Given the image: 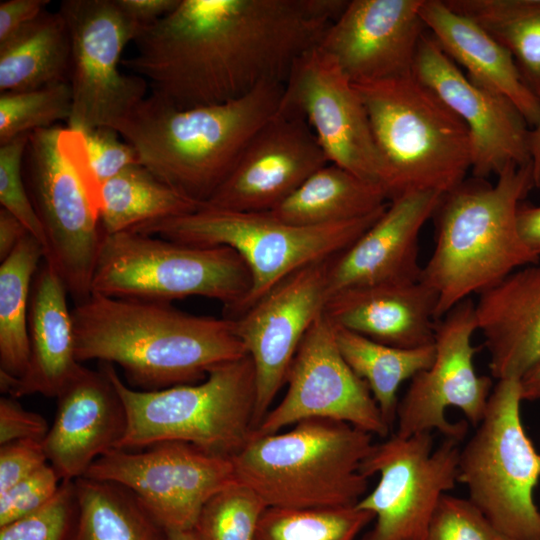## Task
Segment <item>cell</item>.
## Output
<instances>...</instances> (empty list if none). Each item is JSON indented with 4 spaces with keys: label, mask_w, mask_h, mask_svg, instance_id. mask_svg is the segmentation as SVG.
Masks as SVG:
<instances>
[{
    "label": "cell",
    "mask_w": 540,
    "mask_h": 540,
    "mask_svg": "<svg viewBox=\"0 0 540 540\" xmlns=\"http://www.w3.org/2000/svg\"><path fill=\"white\" fill-rule=\"evenodd\" d=\"M286 384L282 400L252 433H276L308 419L344 422L383 438L391 431L369 387L343 358L324 311L303 338Z\"/></svg>",
    "instance_id": "e0dca14e"
},
{
    "label": "cell",
    "mask_w": 540,
    "mask_h": 540,
    "mask_svg": "<svg viewBox=\"0 0 540 540\" xmlns=\"http://www.w3.org/2000/svg\"><path fill=\"white\" fill-rule=\"evenodd\" d=\"M538 400H540V396H539Z\"/></svg>",
    "instance_id": "db71d44e"
},
{
    "label": "cell",
    "mask_w": 540,
    "mask_h": 540,
    "mask_svg": "<svg viewBox=\"0 0 540 540\" xmlns=\"http://www.w3.org/2000/svg\"><path fill=\"white\" fill-rule=\"evenodd\" d=\"M62 480L49 463L0 493V526L28 515L49 502Z\"/></svg>",
    "instance_id": "b9f144b4"
},
{
    "label": "cell",
    "mask_w": 540,
    "mask_h": 540,
    "mask_svg": "<svg viewBox=\"0 0 540 540\" xmlns=\"http://www.w3.org/2000/svg\"><path fill=\"white\" fill-rule=\"evenodd\" d=\"M24 178L47 239L45 261L75 304L91 296L103 232L100 187L90 171L81 132L53 126L30 133Z\"/></svg>",
    "instance_id": "ba28073f"
},
{
    "label": "cell",
    "mask_w": 540,
    "mask_h": 540,
    "mask_svg": "<svg viewBox=\"0 0 540 540\" xmlns=\"http://www.w3.org/2000/svg\"><path fill=\"white\" fill-rule=\"evenodd\" d=\"M29 234L27 228L13 214L0 209V261H4Z\"/></svg>",
    "instance_id": "c3c4849f"
},
{
    "label": "cell",
    "mask_w": 540,
    "mask_h": 540,
    "mask_svg": "<svg viewBox=\"0 0 540 540\" xmlns=\"http://www.w3.org/2000/svg\"><path fill=\"white\" fill-rule=\"evenodd\" d=\"M102 364L127 413L126 432L116 449L140 450L180 441L232 458L254 430L256 379L247 354L211 369L200 382L157 391L133 389L114 365Z\"/></svg>",
    "instance_id": "52a82bcc"
},
{
    "label": "cell",
    "mask_w": 540,
    "mask_h": 540,
    "mask_svg": "<svg viewBox=\"0 0 540 540\" xmlns=\"http://www.w3.org/2000/svg\"><path fill=\"white\" fill-rule=\"evenodd\" d=\"M202 206L135 164L101 184L99 221L103 234H115L190 214Z\"/></svg>",
    "instance_id": "4dcf8cb0"
},
{
    "label": "cell",
    "mask_w": 540,
    "mask_h": 540,
    "mask_svg": "<svg viewBox=\"0 0 540 540\" xmlns=\"http://www.w3.org/2000/svg\"><path fill=\"white\" fill-rule=\"evenodd\" d=\"M373 435L350 424L308 419L284 432L251 433L231 459L235 479L267 507L327 509L355 506L367 493L361 465Z\"/></svg>",
    "instance_id": "5b68a950"
},
{
    "label": "cell",
    "mask_w": 540,
    "mask_h": 540,
    "mask_svg": "<svg viewBox=\"0 0 540 540\" xmlns=\"http://www.w3.org/2000/svg\"><path fill=\"white\" fill-rule=\"evenodd\" d=\"M330 259L295 271L232 319L236 335L255 370L254 430L286 384L303 338L324 311Z\"/></svg>",
    "instance_id": "ac0fdd59"
},
{
    "label": "cell",
    "mask_w": 540,
    "mask_h": 540,
    "mask_svg": "<svg viewBox=\"0 0 540 540\" xmlns=\"http://www.w3.org/2000/svg\"><path fill=\"white\" fill-rule=\"evenodd\" d=\"M168 540H200L193 529L167 531Z\"/></svg>",
    "instance_id": "816d5d0a"
},
{
    "label": "cell",
    "mask_w": 540,
    "mask_h": 540,
    "mask_svg": "<svg viewBox=\"0 0 540 540\" xmlns=\"http://www.w3.org/2000/svg\"><path fill=\"white\" fill-rule=\"evenodd\" d=\"M385 208L352 221L300 226L270 212H235L203 205L193 213L146 223L130 231L194 246H227L236 251L249 269L252 286L235 318L295 271L347 249Z\"/></svg>",
    "instance_id": "9c48e42d"
},
{
    "label": "cell",
    "mask_w": 540,
    "mask_h": 540,
    "mask_svg": "<svg viewBox=\"0 0 540 540\" xmlns=\"http://www.w3.org/2000/svg\"><path fill=\"white\" fill-rule=\"evenodd\" d=\"M47 463L42 441L25 439L0 445V493Z\"/></svg>",
    "instance_id": "7bdbcfd3"
},
{
    "label": "cell",
    "mask_w": 540,
    "mask_h": 540,
    "mask_svg": "<svg viewBox=\"0 0 540 540\" xmlns=\"http://www.w3.org/2000/svg\"><path fill=\"white\" fill-rule=\"evenodd\" d=\"M516 228L523 244L540 257V205L521 202L516 211Z\"/></svg>",
    "instance_id": "7dc6e473"
},
{
    "label": "cell",
    "mask_w": 540,
    "mask_h": 540,
    "mask_svg": "<svg viewBox=\"0 0 540 540\" xmlns=\"http://www.w3.org/2000/svg\"><path fill=\"white\" fill-rule=\"evenodd\" d=\"M521 383L497 380L485 415L460 449L458 482L468 499L509 540H540V509L533 490L540 454L522 424Z\"/></svg>",
    "instance_id": "8fae6325"
},
{
    "label": "cell",
    "mask_w": 540,
    "mask_h": 540,
    "mask_svg": "<svg viewBox=\"0 0 540 540\" xmlns=\"http://www.w3.org/2000/svg\"><path fill=\"white\" fill-rule=\"evenodd\" d=\"M71 42L59 11H45L0 45V91L16 92L68 82Z\"/></svg>",
    "instance_id": "f1b7e54d"
},
{
    "label": "cell",
    "mask_w": 540,
    "mask_h": 540,
    "mask_svg": "<svg viewBox=\"0 0 540 540\" xmlns=\"http://www.w3.org/2000/svg\"><path fill=\"white\" fill-rule=\"evenodd\" d=\"M522 399L538 400L540 396V359L520 379Z\"/></svg>",
    "instance_id": "681fc988"
},
{
    "label": "cell",
    "mask_w": 540,
    "mask_h": 540,
    "mask_svg": "<svg viewBox=\"0 0 540 540\" xmlns=\"http://www.w3.org/2000/svg\"><path fill=\"white\" fill-rule=\"evenodd\" d=\"M413 74L465 124L471 147L473 177L499 176L509 166L532 163V128L506 97L472 81L425 32Z\"/></svg>",
    "instance_id": "d6986e66"
},
{
    "label": "cell",
    "mask_w": 540,
    "mask_h": 540,
    "mask_svg": "<svg viewBox=\"0 0 540 540\" xmlns=\"http://www.w3.org/2000/svg\"><path fill=\"white\" fill-rule=\"evenodd\" d=\"M531 155L535 178L540 170V122L532 129Z\"/></svg>",
    "instance_id": "f907efd6"
},
{
    "label": "cell",
    "mask_w": 540,
    "mask_h": 540,
    "mask_svg": "<svg viewBox=\"0 0 540 540\" xmlns=\"http://www.w3.org/2000/svg\"><path fill=\"white\" fill-rule=\"evenodd\" d=\"M353 85L383 161L389 201L414 191L444 194L466 179L472 166L467 127L413 73Z\"/></svg>",
    "instance_id": "8992f818"
},
{
    "label": "cell",
    "mask_w": 540,
    "mask_h": 540,
    "mask_svg": "<svg viewBox=\"0 0 540 540\" xmlns=\"http://www.w3.org/2000/svg\"><path fill=\"white\" fill-rule=\"evenodd\" d=\"M476 330L475 302L470 298L436 320L434 360L411 379L399 400L396 435L438 431L444 438L463 441L468 424L449 421L446 410L451 407L459 409L473 426L481 422L494 386L491 377L475 370L478 348L472 337Z\"/></svg>",
    "instance_id": "9a60e30c"
},
{
    "label": "cell",
    "mask_w": 540,
    "mask_h": 540,
    "mask_svg": "<svg viewBox=\"0 0 540 540\" xmlns=\"http://www.w3.org/2000/svg\"><path fill=\"white\" fill-rule=\"evenodd\" d=\"M278 111L306 120L329 163L383 188L384 165L362 98L318 45L292 66Z\"/></svg>",
    "instance_id": "2e32d148"
},
{
    "label": "cell",
    "mask_w": 540,
    "mask_h": 540,
    "mask_svg": "<svg viewBox=\"0 0 540 540\" xmlns=\"http://www.w3.org/2000/svg\"><path fill=\"white\" fill-rule=\"evenodd\" d=\"M424 540H509L468 499L445 494L440 499Z\"/></svg>",
    "instance_id": "ab89813d"
},
{
    "label": "cell",
    "mask_w": 540,
    "mask_h": 540,
    "mask_svg": "<svg viewBox=\"0 0 540 540\" xmlns=\"http://www.w3.org/2000/svg\"><path fill=\"white\" fill-rule=\"evenodd\" d=\"M58 11L71 42L68 127L115 129L147 96L145 79L120 71L122 52L141 27L115 0H64Z\"/></svg>",
    "instance_id": "7c38bea8"
},
{
    "label": "cell",
    "mask_w": 540,
    "mask_h": 540,
    "mask_svg": "<svg viewBox=\"0 0 540 540\" xmlns=\"http://www.w3.org/2000/svg\"><path fill=\"white\" fill-rule=\"evenodd\" d=\"M430 432L401 437L395 433L374 444L361 465L376 487L355 505L375 516L362 540H424L443 495L458 482L462 441L444 438L436 448Z\"/></svg>",
    "instance_id": "4fadbf2b"
},
{
    "label": "cell",
    "mask_w": 540,
    "mask_h": 540,
    "mask_svg": "<svg viewBox=\"0 0 540 540\" xmlns=\"http://www.w3.org/2000/svg\"><path fill=\"white\" fill-rule=\"evenodd\" d=\"M505 47L540 98V0H444Z\"/></svg>",
    "instance_id": "836d02e7"
},
{
    "label": "cell",
    "mask_w": 540,
    "mask_h": 540,
    "mask_svg": "<svg viewBox=\"0 0 540 540\" xmlns=\"http://www.w3.org/2000/svg\"><path fill=\"white\" fill-rule=\"evenodd\" d=\"M437 293L420 280L344 288L330 294L324 315L334 327L373 341L417 348L434 343Z\"/></svg>",
    "instance_id": "cb8c5ba5"
},
{
    "label": "cell",
    "mask_w": 540,
    "mask_h": 540,
    "mask_svg": "<svg viewBox=\"0 0 540 540\" xmlns=\"http://www.w3.org/2000/svg\"><path fill=\"white\" fill-rule=\"evenodd\" d=\"M535 188L533 163L509 166L495 184L471 177L441 195L432 219L435 246L421 281L438 296L437 319L456 304L536 263L516 228V211Z\"/></svg>",
    "instance_id": "277c9868"
},
{
    "label": "cell",
    "mask_w": 540,
    "mask_h": 540,
    "mask_svg": "<svg viewBox=\"0 0 540 540\" xmlns=\"http://www.w3.org/2000/svg\"><path fill=\"white\" fill-rule=\"evenodd\" d=\"M67 294L57 271L44 260L31 287L28 365L19 378L0 372L3 393L16 399L32 394L56 398L80 368Z\"/></svg>",
    "instance_id": "d4e9b609"
},
{
    "label": "cell",
    "mask_w": 540,
    "mask_h": 540,
    "mask_svg": "<svg viewBox=\"0 0 540 540\" xmlns=\"http://www.w3.org/2000/svg\"><path fill=\"white\" fill-rule=\"evenodd\" d=\"M423 0H351L318 46L353 84L413 73L421 38Z\"/></svg>",
    "instance_id": "44dd1931"
},
{
    "label": "cell",
    "mask_w": 540,
    "mask_h": 540,
    "mask_svg": "<svg viewBox=\"0 0 540 540\" xmlns=\"http://www.w3.org/2000/svg\"><path fill=\"white\" fill-rule=\"evenodd\" d=\"M83 477L128 488L167 531L193 529L205 503L235 481L231 458L180 441L113 449Z\"/></svg>",
    "instance_id": "5bb4252c"
},
{
    "label": "cell",
    "mask_w": 540,
    "mask_h": 540,
    "mask_svg": "<svg viewBox=\"0 0 540 540\" xmlns=\"http://www.w3.org/2000/svg\"><path fill=\"white\" fill-rule=\"evenodd\" d=\"M74 482L77 512L67 540H168L167 530L128 488L87 477Z\"/></svg>",
    "instance_id": "f546056e"
},
{
    "label": "cell",
    "mask_w": 540,
    "mask_h": 540,
    "mask_svg": "<svg viewBox=\"0 0 540 540\" xmlns=\"http://www.w3.org/2000/svg\"><path fill=\"white\" fill-rule=\"evenodd\" d=\"M346 0H179L142 27L122 59L177 108L225 103L267 82L285 83L317 46Z\"/></svg>",
    "instance_id": "6da1fadb"
},
{
    "label": "cell",
    "mask_w": 540,
    "mask_h": 540,
    "mask_svg": "<svg viewBox=\"0 0 540 540\" xmlns=\"http://www.w3.org/2000/svg\"><path fill=\"white\" fill-rule=\"evenodd\" d=\"M252 286L241 256L227 246H194L134 231L103 234L91 294L170 302L217 300L233 318Z\"/></svg>",
    "instance_id": "30bf717a"
},
{
    "label": "cell",
    "mask_w": 540,
    "mask_h": 540,
    "mask_svg": "<svg viewBox=\"0 0 540 540\" xmlns=\"http://www.w3.org/2000/svg\"><path fill=\"white\" fill-rule=\"evenodd\" d=\"M420 13L428 32L472 81L510 100L532 129L539 124L540 98L505 47L444 0H423Z\"/></svg>",
    "instance_id": "4316f807"
},
{
    "label": "cell",
    "mask_w": 540,
    "mask_h": 540,
    "mask_svg": "<svg viewBox=\"0 0 540 540\" xmlns=\"http://www.w3.org/2000/svg\"><path fill=\"white\" fill-rule=\"evenodd\" d=\"M71 314L77 361L117 365L140 391L200 382L247 354L232 319L190 314L170 302L91 294Z\"/></svg>",
    "instance_id": "7a4b0ae2"
},
{
    "label": "cell",
    "mask_w": 540,
    "mask_h": 540,
    "mask_svg": "<svg viewBox=\"0 0 540 540\" xmlns=\"http://www.w3.org/2000/svg\"><path fill=\"white\" fill-rule=\"evenodd\" d=\"M49 428L41 414L26 410L16 398H0V445L25 439L43 441Z\"/></svg>",
    "instance_id": "ee69618b"
},
{
    "label": "cell",
    "mask_w": 540,
    "mask_h": 540,
    "mask_svg": "<svg viewBox=\"0 0 540 540\" xmlns=\"http://www.w3.org/2000/svg\"><path fill=\"white\" fill-rule=\"evenodd\" d=\"M266 508L255 491L235 479L205 503L193 530L200 540H255Z\"/></svg>",
    "instance_id": "8d00e7d4"
},
{
    "label": "cell",
    "mask_w": 540,
    "mask_h": 540,
    "mask_svg": "<svg viewBox=\"0 0 540 540\" xmlns=\"http://www.w3.org/2000/svg\"><path fill=\"white\" fill-rule=\"evenodd\" d=\"M283 83L225 103L177 108L149 94L114 129L159 180L204 205L254 134L278 111Z\"/></svg>",
    "instance_id": "3957f363"
},
{
    "label": "cell",
    "mask_w": 540,
    "mask_h": 540,
    "mask_svg": "<svg viewBox=\"0 0 540 540\" xmlns=\"http://www.w3.org/2000/svg\"><path fill=\"white\" fill-rule=\"evenodd\" d=\"M328 163L306 120L277 111L250 139L232 172L204 205L235 212L271 211Z\"/></svg>",
    "instance_id": "ffe728a7"
},
{
    "label": "cell",
    "mask_w": 540,
    "mask_h": 540,
    "mask_svg": "<svg viewBox=\"0 0 540 540\" xmlns=\"http://www.w3.org/2000/svg\"><path fill=\"white\" fill-rule=\"evenodd\" d=\"M81 134L90 171L99 187L124 169L139 164L135 149L122 141L114 129L100 127Z\"/></svg>",
    "instance_id": "60d3db41"
},
{
    "label": "cell",
    "mask_w": 540,
    "mask_h": 540,
    "mask_svg": "<svg viewBox=\"0 0 540 540\" xmlns=\"http://www.w3.org/2000/svg\"><path fill=\"white\" fill-rule=\"evenodd\" d=\"M56 399L55 418L42 443L61 480H75L117 448L127 428L126 408L102 363L98 370L81 365Z\"/></svg>",
    "instance_id": "7402d4cb"
},
{
    "label": "cell",
    "mask_w": 540,
    "mask_h": 540,
    "mask_svg": "<svg viewBox=\"0 0 540 540\" xmlns=\"http://www.w3.org/2000/svg\"><path fill=\"white\" fill-rule=\"evenodd\" d=\"M72 92L69 82L0 94V145L38 129L69 120Z\"/></svg>",
    "instance_id": "d590c367"
},
{
    "label": "cell",
    "mask_w": 540,
    "mask_h": 540,
    "mask_svg": "<svg viewBox=\"0 0 540 540\" xmlns=\"http://www.w3.org/2000/svg\"><path fill=\"white\" fill-rule=\"evenodd\" d=\"M388 202L378 184L328 163L268 212L290 224L320 226L369 216L386 207Z\"/></svg>",
    "instance_id": "83f0119b"
},
{
    "label": "cell",
    "mask_w": 540,
    "mask_h": 540,
    "mask_svg": "<svg viewBox=\"0 0 540 540\" xmlns=\"http://www.w3.org/2000/svg\"><path fill=\"white\" fill-rule=\"evenodd\" d=\"M49 0H5L0 2V45L35 21L46 11Z\"/></svg>",
    "instance_id": "f6af8a7d"
},
{
    "label": "cell",
    "mask_w": 540,
    "mask_h": 540,
    "mask_svg": "<svg viewBox=\"0 0 540 540\" xmlns=\"http://www.w3.org/2000/svg\"><path fill=\"white\" fill-rule=\"evenodd\" d=\"M122 12L141 28L169 14L179 0H115Z\"/></svg>",
    "instance_id": "bcb514c9"
},
{
    "label": "cell",
    "mask_w": 540,
    "mask_h": 540,
    "mask_svg": "<svg viewBox=\"0 0 540 540\" xmlns=\"http://www.w3.org/2000/svg\"><path fill=\"white\" fill-rule=\"evenodd\" d=\"M334 329L343 358L367 384L384 422L392 430L399 404L398 390L403 382L411 380L432 364L434 343L417 348H398L343 328Z\"/></svg>",
    "instance_id": "1f68e13d"
},
{
    "label": "cell",
    "mask_w": 540,
    "mask_h": 540,
    "mask_svg": "<svg viewBox=\"0 0 540 540\" xmlns=\"http://www.w3.org/2000/svg\"><path fill=\"white\" fill-rule=\"evenodd\" d=\"M30 133L22 134L0 145V203L27 228L43 246L47 239L26 186L23 161ZM45 259V258H44Z\"/></svg>",
    "instance_id": "f35d334b"
},
{
    "label": "cell",
    "mask_w": 540,
    "mask_h": 540,
    "mask_svg": "<svg viewBox=\"0 0 540 540\" xmlns=\"http://www.w3.org/2000/svg\"><path fill=\"white\" fill-rule=\"evenodd\" d=\"M475 312L492 377L521 379L540 359V261L481 293Z\"/></svg>",
    "instance_id": "484cf974"
},
{
    "label": "cell",
    "mask_w": 540,
    "mask_h": 540,
    "mask_svg": "<svg viewBox=\"0 0 540 540\" xmlns=\"http://www.w3.org/2000/svg\"><path fill=\"white\" fill-rule=\"evenodd\" d=\"M440 193L414 191L388 202L380 217L328 263V296L344 288L421 279L419 235Z\"/></svg>",
    "instance_id": "603a6c76"
},
{
    "label": "cell",
    "mask_w": 540,
    "mask_h": 540,
    "mask_svg": "<svg viewBox=\"0 0 540 540\" xmlns=\"http://www.w3.org/2000/svg\"><path fill=\"white\" fill-rule=\"evenodd\" d=\"M372 512L356 506L327 509L267 507L255 540H356L372 521Z\"/></svg>",
    "instance_id": "e575fe53"
},
{
    "label": "cell",
    "mask_w": 540,
    "mask_h": 540,
    "mask_svg": "<svg viewBox=\"0 0 540 540\" xmlns=\"http://www.w3.org/2000/svg\"><path fill=\"white\" fill-rule=\"evenodd\" d=\"M535 188L540 190V170H539L538 174L535 177Z\"/></svg>",
    "instance_id": "f5cc1de1"
},
{
    "label": "cell",
    "mask_w": 540,
    "mask_h": 540,
    "mask_svg": "<svg viewBox=\"0 0 540 540\" xmlns=\"http://www.w3.org/2000/svg\"><path fill=\"white\" fill-rule=\"evenodd\" d=\"M42 244L30 233L0 265V372L21 377L29 361L30 294Z\"/></svg>",
    "instance_id": "d6a6232c"
},
{
    "label": "cell",
    "mask_w": 540,
    "mask_h": 540,
    "mask_svg": "<svg viewBox=\"0 0 540 540\" xmlns=\"http://www.w3.org/2000/svg\"><path fill=\"white\" fill-rule=\"evenodd\" d=\"M74 480H62L52 499L40 509L0 526V540H67L75 521Z\"/></svg>",
    "instance_id": "74e56055"
}]
</instances>
